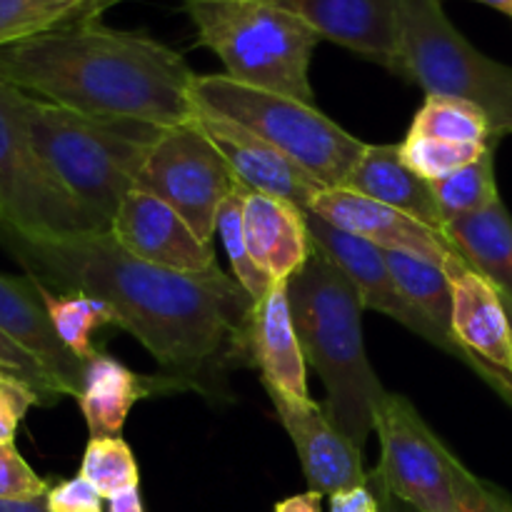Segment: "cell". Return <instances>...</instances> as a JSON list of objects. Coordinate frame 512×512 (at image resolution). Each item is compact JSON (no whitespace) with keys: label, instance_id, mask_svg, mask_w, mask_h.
<instances>
[{"label":"cell","instance_id":"1","mask_svg":"<svg viewBox=\"0 0 512 512\" xmlns=\"http://www.w3.org/2000/svg\"><path fill=\"white\" fill-rule=\"evenodd\" d=\"M0 245L53 293L105 300L115 325L185 390L220 398L225 373L253 365L255 300L218 265L205 273L160 268L130 255L110 233L35 240L0 225Z\"/></svg>","mask_w":512,"mask_h":512},{"label":"cell","instance_id":"2","mask_svg":"<svg viewBox=\"0 0 512 512\" xmlns=\"http://www.w3.org/2000/svg\"><path fill=\"white\" fill-rule=\"evenodd\" d=\"M0 78L35 98L98 118L158 128L198 118L195 73L183 55L100 18L0 45Z\"/></svg>","mask_w":512,"mask_h":512},{"label":"cell","instance_id":"3","mask_svg":"<svg viewBox=\"0 0 512 512\" xmlns=\"http://www.w3.org/2000/svg\"><path fill=\"white\" fill-rule=\"evenodd\" d=\"M288 298L305 360L328 393L325 410L363 450L375 430V410L388 393L365 350L363 300L348 275L318 248L288 280Z\"/></svg>","mask_w":512,"mask_h":512},{"label":"cell","instance_id":"4","mask_svg":"<svg viewBox=\"0 0 512 512\" xmlns=\"http://www.w3.org/2000/svg\"><path fill=\"white\" fill-rule=\"evenodd\" d=\"M15 108L40 158L83 205L95 228L108 233L165 128L140 120L85 115L20 88H15Z\"/></svg>","mask_w":512,"mask_h":512},{"label":"cell","instance_id":"5","mask_svg":"<svg viewBox=\"0 0 512 512\" xmlns=\"http://www.w3.org/2000/svg\"><path fill=\"white\" fill-rule=\"evenodd\" d=\"M198 43L225 75L315 105L310 60L323 38L305 20L263 0H180Z\"/></svg>","mask_w":512,"mask_h":512},{"label":"cell","instance_id":"6","mask_svg":"<svg viewBox=\"0 0 512 512\" xmlns=\"http://www.w3.org/2000/svg\"><path fill=\"white\" fill-rule=\"evenodd\" d=\"M198 110L235 120L288 155L323 188H343L368 143L340 128L318 105L253 88L230 75H195Z\"/></svg>","mask_w":512,"mask_h":512},{"label":"cell","instance_id":"7","mask_svg":"<svg viewBox=\"0 0 512 512\" xmlns=\"http://www.w3.org/2000/svg\"><path fill=\"white\" fill-rule=\"evenodd\" d=\"M395 75L425 95L478 105L495 135H512V68L480 53L445 15L440 0H398Z\"/></svg>","mask_w":512,"mask_h":512},{"label":"cell","instance_id":"8","mask_svg":"<svg viewBox=\"0 0 512 512\" xmlns=\"http://www.w3.org/2000/svg\"><path fill=\"white\" fill-rule=\"evenodd\" d=\"M0 225L35 240L100 233L35 150L15 108V85L5 78H0Z\"/></svg>","mask_w":512,"mask_h":512},{"label":"cell","instance_id":"9","mask_svg":"<svg viewBox=\"0 0 512 512\" xmlns=\"http://www.w3.org/2000/svg\"><path fill=\"white\" fill-rule=\"evenodd\" d=\"M135 188L178 210L205 243H213L215 220L238 188V180L195 118L193 123L160 133L140 168Z\"/></svg>","mask_w":512,"mask_h":512},{"label":"cell","instance_id":"10","mask_svg":"<svg viewBox=\"0 0 512 512\" xmlns=\"http://www.w3.org/2000/svg\"><path fill=\"white\" fill-rule=\"evenodd\" d=\"M375 433L380 465L373 475L390 495L420 512H458V458L405 395L385 393L375 410Z\"/></svg>","mask_w":512,"mask_h":512},{"label":"cell","instance_id":"11","mask_svg":"<svg viewBox=\"0 0 512 512\" xmlns=\"http://www.w3.org/2000/svg\"><path fill=\"white\" fill-rule=\"evenodd\" d=\"M305 220H308L313 245L320 253L328 255V258L348 275L350 283L358 290L360 300H363L365 310H378V313L388 315L390 320H395V323H400L403 328H408L410 333L428 340L430 345H435V348L448 353L453 360L463 363L465 368H470V358L463 353V348H460L450 335H445L438 325L430 323V320L405 298V293L400 290V285L395 283L393 273H390V265L383 248L358 238V235H350L333 228V225L325 223L320 215L310 213V210H305Z\"/></svg>","mask_w":512,"mask_h":512},{"label":"cell","instance_id":"12","mask_svg":"<svg viewBox=\"0 0 512 512\" xmlns=\"http://www.w3.org/2000/svg\"><path fill=\"white\" fill-rule=\"evenodd\" d=\"M453 290V338L470 370L512 408V325L500 290L455 258L445 268Z\"/></svg>","mask_w":512,"mask_h":512},{"label":"cell","instance_id":"13","mask_svg":"<svg viewBox=\"0 0 512 512\" xmlns=\"http://www.w3.org/2000/svg\"><path fill=\"white\" fill-rule=\"evenodd\" d=\"M263 388L280 425L293 440L308 490L330 498L343 490L368 485L370 473L363 468V450L333 423L323 403H315L313 398H290L270 385Z\"/></svg>","mask_w":512,"mask_h":512},{"label":"cell","instance_id":"14","mask_svg":"<svg viewBox=\"0 0 512 512\" xmlns=\"http://www.w3.org/2000/svg\"><path fill=\"white\" fill-rule=\"evenodd\" d=\"M108 233L130 255L160 268L205 273L218 265L213 243H205L178 210L140 188L125 195Z\"/></svg>","mask_w":512,"mask_h":512},{"label":"cell","instance_id":"15","mask_svg":"<svg viewBox=\"0 0 512 512\" xmlns=\"http://www.w3.org/2000/svg\"><path fill=\"white\" fill-rule=\"evenodd\" d=\"M308 210L343 233L358 235L383 250L415 255L440 268H448L455 258H463L448 235L350 188L320 190Z\"/></svg>","mask_w":512,"mask_h":512},{"label":"cell","instance_id":"16","mask_svg":"<svg viewBox=\"0 0 512 512\" xmlns=\"http://www.w3.org/2000/svg\"><path fill=\"white\" fill-rule=\"evenodd\" d=\"M198 123L213 140L215 148L233 170L235 180L253 193L273 195L308 210L315 195L325 190L310 173H305L295 160L280 153L268 140L258 138L235 120L218 113L198 110Z\"/></svg>","mask_w":512,"mask_h":512},{"label":"cell","instance_id":"17","mask_svg":"<svg viewBox=\"0 0 512 512\" xmlns=\"http://www.w3.org/2000/svg\"><path fill=\"white\" fill-rule=\"evenodd\" d=\"M305 20L323 40L338 43L395 73L398 0H263Z\"/></svg>","mask_w":512,"mask_h":512},{"label":"cell","instance_id":"18","mask_svg":"<svg viewBox=\"0 0 512 512\" xmlns=\"http://www.w3.org/2000/svg\"><path fill=\"white\" fill-rule=\"evenodd\" d=\"M0 330L48 370L63 398H80L85 363L58 338L43 298L28 275L13 278L0 273Z\"/></svg>","mask_w":512,"mask_h":512},{"label":"cell","instance_id":"19","mask_svg":"<svg viewBox=\"0 0 512 512\" xmlns=\"http://www.w3.org/2000/svg\"><path fill=\"white\" fill-rule=\"evenodd\" d=\"M243 228L250 258L275 283H288L315 253L305 210L290 200L243 188Z\"/></svg>","mask_w":512,"mask_h":512},{"label":"cell","instance_id":"20","mask_svg":"<svg viewBox=\"0 0 512 512\" xmlns=\"http://www.w3.org/2000/svg\"><path fill=\"white\" fill-rule=\"evenodd\" d=\"M250 345H253V365L258 368L260 385H270L290 398L310 400L308 370H305L308 360L293 323L288 283H275L268 295L255 303Z\"/></svg>","mask_w":512,"mask_h":512},{"label":"cell","instance_id":"21","mask_svg":"<svg viewBox=\"0 0 512 512\" xmlns=\"http://www.w3.org/2000/svg\"><path fill=\"white\" fill-rule=\"evenodd\" d=\"M185 390L170 375L150 378L125 368L120 360L98 353L85 363L83 390H80V413L90 430V438H120L130 410L140 400L155 393Z\"/></svg>","mask_w":512,"mask_h":512},{"label":"cell","instance_id":"22","mask_svg":"<svg viewBox=\"0 0 512 512\" xmlns=\"http://www.w3.org/2000/svg\"><path fill=\"white\" fill-rule=\"evenodd\" d=\"M343 188L390 205L418 223L448 235L435 203L433 185L403 163L398 145H368Z\"/></svg>","mask_w":512,"mask_h":512},{"label":"cell","instance_id":"23","mask_svg":"<svg viewBox=\"0 0 512 512\" xmlns=\"http://www.w3.org/2000/svg\"><path fill=\"white\" fill-rule=\"evenodd\" d=\"M445 233L465 263L512 303V215L503 200L498 198L478 213L453 220Z\"/></svg>","mask_w":512,"mask_h":512},{"label":"cell","instance_id":"24","mask_svg":"<svg viewBox=\"0 0 512 512\" xmlns=\"http://www.w3.org/2000/svg\"><path fill=\"white\" fill-rule=\"evenodd\" d=\"M123 0H0V38L5 43L95 20Z\"/></svg>","mask_w":512,"mask_h":512},{"label":"cell","instance_id":"25","mask_svg":"<svg viewBox=\"0 0 512 512\" xmlns=\"http://www.w3.org/2000/svg\"><path fill=\"white\" fill-rule=\"evenodd\" d=\"M35 283V280H33ZM45 310L50 315L55 333L63 340L65 348L78 360L88 363L98 355L93 345V333L103 325H115V313L105 300L83 293H53L45 285L35 283Z\"/></svg>","mask_w":512,"mask_h":512},{"label":"cell","instance_id":"26","mask_svg":"<svg viewBox=\"0 0 512 512\" xmlns=\"http://www.w3.org/2000/svg\"><path fill=\"white\" fill-rule=\"evenodd\" d=\"M390 273L395 283L405 293V298L430 320L438 325L445 335L453 338V290L445 268L428 263L415 255L398 253V250H385ZM455 340V338H453Z\"/></svg>","mask_w":512,"mask_h":512},{"label":"cell","instance_id":"27","mask_svg":"<svg viewBox=\"0 0 512 512\" xmlns=\"http://www.w3.org/2000/svg\"><path fill=\"white\" fill-rule=\"evenodd\" d=\"M408 133L453 140V143H500L485 110L468 103V100L440 98V95H425L423 108L413 115V123H410Z\"/></svg>","mask_w":512,"mask_h":512},{"label":"cell","instance_id":"28","mask_svg":"<svg viewBox=\"0 0 512 512\" xmlns=\"http://www.w3.org/2000/svg\"><path fill=\"white\" fill-rule=\"evenodd\" d=\"M430 185H433L435 203H438L440 215H443L445 228L453 220L488 208L490 203L500 198L498 183H495V148L480 155L475 163L465 165V168L450 173L448 178Z\"/></svg>","mask_w":512,"mask_h":512},{"label":"cell","instance_id":"29","mask_svg":"<svg viewBox=\"0 0 512 512\" xmlns=\"http://www.w3.org/2000/svg\"><path fill=\"white\" fill-rule=\"evenodd\" d=\"M80 478L88 480L105 500L140 488L138 463L123 438H90L80 460Z\"/></svg>","mask_w":512,"mask_h":512},{"label":"cell","instance_id":"30","mask_svg":"<svg viewBox=\"0 0 512 512\" xmlns=\"http://www.w3.org/2000/svg\"><path fill=\"white\" fill-rule=\"evenodd\" d=\"M215 235L223 243L225 255L230 260V268H233V278L238 280L240 288L250 295V298L258 303L268 295V290L273 288L275 280L268 273L260 270V265L250 258L248 240H245V228H243V188H235V193L220 208L218 220H215Z\"/></svg>","mask_w":512,"mask_h":512},{"label":"cell","instance_id":"31","mask_svg":"<svg viewBox=\"0 0 512 512\" xmlns=\"http://www.w3.org/2000/svg\"><path fill=\"white\" fill-rule=\"evenodd\" d=\"M400 148V158L408 165L413 173L428 183H438V180L448 178L455 170L465 168V165L475 163L480 155L488 153L490 148L498 145H478V143H453V140L428 138V135H405Z\"/></svg>","mask_w":512,"mask_h":512},{"label":"cell","instance_id":"32","mask_svg":"<svg viewBox=\"0 0 512 512\" xmlns=\"http://www.w3.org/2000/svg\"><path fill=\"white\" fill-rule=\"evenodd\" d=\"M35 405H45L38 388L20 375L0 368V443H13L20 423Z\"/></svg>","mask_w":512,"mask_h":512},{"label":"cell","instance_id":"33","mask_svg":"<svg viewBox=\"0 0 512 512\" xmlns=\"http://www.w3.org/2000/svg\"><path fill=\"white\" fill-rule=\"evenodd\" d=\"M458 512H512V498L495 483L478 478L458 460L455 465Z\"/></svg>","mask_w":512,"mask_h":512},{"label":"cell","instance_id":"34","mask_svg":"<svg viewBox=\"0 0 512 512\" xmlns=\"http://www.w3.org/2000/svg\"><path fill=\"white\" fill-rule=\"evenodd\" d=\"M48 490V483L25 463L13 443H0V498H38Z\"/></svg>","mask_w":512,"mask_h":512},{"label":"cell","instance_id":"35","mask_svg":"<svg viewBox=\"0 0 512 512\" xmlns=\"http://www.w3.org/2000/svg\"><path fill=\"white\" fill-rule=\"evenodd\" d=\"M0 365L8 368L10 373L20 375V378L28 380L30 385L38 388V393L45 398V405H55L63 400V393L58 390V385L53 383V378L48 375V370L33 358V355L25 353L20 345H15L8 335L0 330Z\"/></svg>","mask_w":512,"mask_h":512},{"label":"cell","instance_id":"36","mask_svg":"<svg viewBox=\"0 0 512 512\" xmlns=\"http://www.w3.org/2000/svg\"><path fill=\"white\" fill-rule=\"evenodd\" d=\"M50 512H103L105 498L80 475L63 480L48 490Z\"/></svg>","mask_w":512,"mask_h":512},{"label":"cell","instance_id":"37","mask_svg":"<svg viewBox=\"0 0 512 512\" xmlns=\"http://www.w3.org/2000/svg\"><path fill=\"white\" fill-rule=\"evenodd\" d=\"M328 512H383V505H380V495L373 480H368V485L330 495Z\"/></svg>","mask_w":512,"mask_h":512},{"label":"cell","instance_id":"38","mask_svg":"<svg viewBox=\"0 0 512 512\" xmlns=\"http://www.w3.org/2000/svg\"><path fill=\"white\" fill-rule=\"evenodd\" d=\"M320 500H323V495L308 490V493L303 495H293V498L280 500L273 512H323L320 510Z\"/></svg>","mask_w":512,"mask_h":512},{"label":"cell","instance_id":"39","mask_svg":"<svg viewBox=\"0 0 512 512\" xmlns=\"http://www.w3.org/2000/svg\"><path fill=\"white\" fill-rule=\"evenodd\" d=\"M0 512H50L48 495H38V498H0Z\"/></svg>","mask_w":512,"mask_h":512},{"label":"cell","instance_id":"40","mask_svg":"<svg viewBox=\"0 0 512 512\" xmlns=\"http://www.w3.org/2000/svg\"><path fill=\"white\" fill-rule=\"evenodd\" d=\"M108 512H145L143 498H140V488L128 490V493L108 500Z\"/></svg>","mask_w":512,"mask_h":512},{"label":"cell","instance_id":"41","mask_svg":"<svg viewBox=\"0 0 512 512\" xmlns=\"http://www.w3.org/2000/svg\"><path fill=\"white\" fill-rule=\"evenodd\" d=\"M370 480H373L375 490H378V495H380V505H383V512H420V510H415L413 505L403 503V500H398V498H395V495H390L388 490H385L383 485H380L378 480H375V475H373V473H370Z\"/></svg>","mask_w":512,"mask_h":512},{"label":"cell","instance_id":"42","mask_svg":"<svg viewBox=\"0 0 512 512\" xmlns=\"http://www.w3.org/2000/svg\"><path fill=\"white\" fill-rule=\"evenodd\" d=\"M478 3L490 5V8L500 10V13L510 15V18H512V0H478Z\"/></svg>","mask_w":512,"mask_h":512},{"label":"cell","instance_id":"43","mask_svg":"<svg viewBox=\"0 0 512 512\" xmlns=\"http://www.w3.org/2000/svg\"><path fill=\"white\" fill-rule=\"evenodd\" d=\"M505 308H508V318H510V325H512V303H510V300H505Z\"/></svg>","mask_w":512,"mask_h":512},{"label":"cell","instance_id":"44","mask_svg":"<svg viewBox=\"0 0 512 512\" xmlns=\"http://www.w3.org/2000/svg\"><path fill=\"white\" fill-rule=\"evenodd\" d=\"M0 45H5V40H3V38H0Z\"/></svg>","mask_w":512,"mask_h":512},{"label":"cell","instance_id":"45","mask_svg":"<svg viewBox=\"0 0 512 512\" xmlns=\"http://www.w3.org/2000/svg\"><path fill=\"white\" fill-rule=\"evenodd\" d=\"M0 368H3V365H0ZM5 370H8V368H5Z\"/></svg>","mask_w":512,"mask_h":512}]
</instances>
